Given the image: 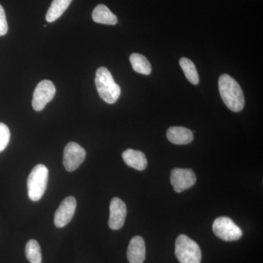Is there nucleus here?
<instances>
[{"mask_svg":"<svg viewBox=\"0 0 263 263\" xmlns=\"http://www.w3.org/2000/svg\"><path fill=\"white\" fill-rule=\"evenodd\" d=\"M95 84L99 95L105 103H115L120 97V86L114 81L110 71L105 67H100L97 70Z\"/></svg>","mask_w":263,"mask_h":263,"instance_id":"2","label":"nucleus"},{"mask_svg":"<svg viewBox=\"0 0 263 263\" xmlns=\"http://www.w3.org/2000/svg\"><path fill=\"white\" fill-rule=\"evenodd\" d=\"M175 254L181 263H200L202 259L200 247L191 238L180 235L176 238Z\"/></svg>","mask_w":263,"mask_h":263,"instance_id":"4","label":"nucleus"},{"mask_svg":"<svg viewBox=\"0 0 263 263\" xmlns=\"http://www.w3.org/2000/svg\"><path fill=\"white\" fill-rule=\"evenodd\" d=\"M213 231L218 238L224 241L239 240L243 235V232L239 227L227 216L216 218L213 223Z\"/></svg>","mask_w":263,"mask_h":263,"instance_id":"5","label":"nucleus"},{"mask_svg":"<svg viewBox=\"0 0 263 263\" xmlns=\"http://www.w3.org/2000/svg\"><path fill=\"white\" fill-rule=\"evenodd\" d=\"M8 30V22L4 8L0 5V36L5 35Z\"/></svg>","mask_w":263,"mask_h":263,"instance_id":"20","label":"nucleus"},{"mask_svg":"<svg viewBox=\"0 0 263 263\" xmlns=\"http://www.w3.org/2000/svg\"><path fill=\"white\" fill-rule=\"evenodd\" d=\"M122 158L128 166L137 171H144L148 164L146 155L140 151L134 149L124 151L122 154Z\"/></svg>","mask_w":263,"mask_h":263,"instance_id":"12","label":"nucleus"},{"mask_svg":"<svg viewBox=\"0 0 263 263\" xmlns=\"http://www.w3.org/2000/svg\"><path fill=\"white\" fill-rule=\"evenodd\" d=\"M127 259L129 263H143L146 258V246L143 238L135 236L132 238L127 249Z\"/></svg>","mask_w":263,"mask_h":263,"instance_id":"11","label":"nucleus"},{"mask_svg":"<svg viewBox=\"0 0 263 263\" xmlns=\"http://www.w3.org/2000/svg\"><path fill=\"white\" fill-rule=\"evenodd\" d=\"M10 138L9 128L3 123L0 122V152L8 146Z\"/></svg>","mask_w":263,"mask_h":263,"instance_id":"19","label":"nucleus"},{"mask_svg":"<svg viewBox=\"0 0 263 263\" xmlns=\"http://www.w3.org/2000/svg\"><path fill=\"white\" fill-rule=\"evenodd\" d=\"M127 216V206L119 197H114L110 204L108 226L111 230H120L124 226Z\"/></svg>","mask_w":263,"mask_h":263,"instance_id":"10","label":"nucleus"},{"mask_svg":"<svg viewBox=\"0 0 263 263\" xmlns=\"http://www.w3.org/2000/svg\"><path fill=\"white\" fill-rule=\"evenodd\" d=\"M196 181V176L192 169L175 168L171 171V182L176 193L191 188Z\"/></svg>","mask_w":263,"mask_h":263,"instance_id":"8","label":"nucleus"},{"mask_svg":"<svg viewBox=\"0 0 263 263\" xmlns=\"http://www.w3.org/2000/svg\"><path fill=\"white\" fill-rule=\"evenodd\" d=\"M219 91L227 107L233 112L245 108V99L239 84L231 76L223 74L219 79Z\"/></svg>","mask_w":263,"mask_h":263,"instance_id":"1","label":"nucleus"},{"mask_svg":"<svg viewBox=\"0 0 263 263\" xmlns=\"http://www.w3.org/2000/svg\"><path fill=\"white\" fill-rule=\"evenodd\" d=\"M72 1V0H53L51 6L48 8L47 14H46V21L51 23L57 20L65 13Z\"/></svg>","mask_w":263,"mask_h":263,"instance_id":"15","label":"nucleus"},{"mask_svg":"<svg viewBox=\"0 0 263 263\" xmlns=\"http://www.w3.org/2000/svg\"><path fill=\"white\" fill-rule=\"evenodd\" d=\"M167 138L170 142L176 145H186L193 141V133L183 127H170L167 132Z\"/></svg>","mask_w":263,"mask_h":263,"instance_id":"13","label":"nucleus"},{"mask_svg":"<svg viewBox=\"0 0 263 263\" xmlns=\"http://www.w3.org/2000/svg\"><path fill=\"white\" fill-rule=\"evenodd\" d=\"M93 21L96 23L115 25L117 24V17L104 5H99L92 13Z\"/></svg>","mask_w":263,"mask_h":263,"instance_id":"14","label":"nucleus"},{"mask_svg":"<svg viewBox=\"0 0 263 263\" xmlns=\"http://www.w3.org/2000/svg\"><path fill=\"white\" fill-rule=\"evenodd\" d=\"M133 70L143 75H150L152 72V66L148 60L140 53H133L129 57Z\"/></svg>","mask_w":263,"mask_h":263,"instance_id":"16","label":"nucleus"},{"mask_svg":"<svg viewBox=\"0 0 263 263\" xmlns=\"http://www.w3.org/2000/svg\"><path fill=\"white\" fill-rule=\"evenodd\" d=\"M48 181V170L44 164L36 165L31 171L27 179V190L29 199L37 202L42 198Z\"/></svg>","mask_w":263,"mask_h":263,"instance_id":"3","label":"nucleus"},{"mask_svg":"<svg viewBox=\"0 0 263 263\" xmlns=\"http://www.w3.org/2000/svg\"><path fill=\"white\" fill-rule=\"evenodd\" d=\"M56 94V87L51 81L43 80L36 86L33 94L32 107L37 111L43 110Z\"/></svg>","mask_w":263,"mask_h":263,"instance_id":"6","label":"nucleus"},{"mask_svg":"<svg viewBox=\"0 0 263 263\" xmlns=\"http://www.w3.org/2000/svg\"><path fill=\"white\" fill-rule=\"evenodd\" d=\"M86 151L74 142L67 143L64 150L63 164L68 172L79 168L86 157Z\"/></svg>","mask_w":263,"mask_h":263,"instance_id":"7","label":"nucleus"},{"mask_svg":"<svg viewBox=\"0 0 263 263\" xmlns=\"http://www.w3.org/2000/svg\"><path fill=\"white\" fill-rule=\"evenodd\" d=\"M26 257L30 263H42L41 249L37 240H29L25 248Z\"/></svg>","mask_w":263,"mask_h":263,"instance_id":"18","label":"nucleus"},{"mask_svg":"<svg viewBox=\"0 0 263 263\" xmlns=\"http://www.w3.org/2000/svg\"><path fill=\"white\" fill-rule=\"evenodd\" d=\"M179 63L187 80L194 85L198 84L200 79L196 67L193 62L186 57H183L180 60Z\"/></svg>","mask_w":263,"mask_h":263,"instance_id":"17","label":"nucleus"},{"mask_svg":"<svg viewBox=\"0 0 263 263\" xmlns=\"http://www.w3.org/2000/svg\"><path fill=\"white\" fill-rule=\"evenodd\" d=\"M77 202L74 197H66L57 209L54 215V224L62 228L69 224L75 214Z\"/></svg>","mask_w":263,"mask_h":263,"instance_id":"9","label":"nucleus"}]
</instances>
